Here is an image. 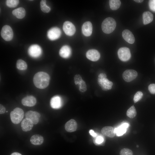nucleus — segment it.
<instances>
[{"instance_id": "6e6552de", "label": "nucleus", "mask_w": 155, "mask_h": 155, "mask_svg": "<svg viewBox=\"0 0 155 155\" xmlns=\"http://www.w3.org/2000/svg\"><path fill=\"white\" fill-rule=\"evenodd\" d=\"M61 31L60 29L57 27L51 28L48 31L47 36L51 40H53L59 38L61 36Z\"/></svg>"}, {"instance_id": "ddd939ff", "label": "nucleus", "mask_w": 155, "mask_h": 155, "mask_svg": "<svg viewBox=\"0 0 155 155\" xmlns=\"http://www.w3.org/2000/svg\"><path fill=\"white\" fill-rule=\"evenodd\" d=\"M82 30L83 34L85 36H90L92 31V26L91 23L89 21L85 22L82 26Z\"/></svg>"}, {"instance_id": "c9c22d12", "label": "nucleus", "mask_w": 155, "mask_h": 155, "mask_svg": "<svg viewBox=\"0 0 155 155\" xmlns=\"http://www.w3.org/2000/svg\"><path fill=\"white\" fill-rule=\"evenodd\" d=\"M148 89L151 94H155V84H150L148 87Z\"/></svg>"}, {"instance_id": "9b49d317", "label": "nucleus", "mask_w": 155, "mask_h": 155, "mask_svg": "<svg viewBox=\"0 0 155 155\" xmlns=\"http://www.w3.org/2000/svg\"><path fill=\"white\" fill-rule=\"evenodd\" d=\"M25 117L26 118L30 119L34 124H36L38 122L40 115L36 111H29L26 112Z\"/></svg>"}, {"instance_id": "0eeeda50", "label": "nucleus", "mask_w": 155, "mask_h": 155, "mask_svg": "<svg viewBox=\"0 0 155 155\" xmlns=\"http://www.w3.org/2000/svg\"><path fill=\"white\" fill-rule=\"evenodd\" d=\"M28 52L31 57L34 58H37L41 54L42 50L40 47L38 45L33 44L28 48Z\"/></svg>"}, {"instance_id": "f257e3e1", "label": "nucleus", "mask_w": 155, "mask_h": 155, "mask_svg": "<svg viewBox=\"0 0 155 155\" xmlns=\"http://www.w3.org/2000/svg\"><path fill=\"white\" fill-rule=\"evenodd\" d=\"M35 86L39 89H44L49 85L50 76L47 73L42 71L36 73L33 79Z\"/></svg>"}, {"instance_id": "a878e982", "label": "nucleus", "mask_w": 155, "mask_h": 155, "mask_svg": "<svg viewBox=\"0 0 155 155\" xmlns=\"http://www.w3.org/2000/svg\"><path fill=\"white\" fill-rule=\"evenodd\" d=\"M16 67L19 70H24L27 69V65L24 61L20 59L18 60L17 61Z\"/></svg>"}, {"instance_id": "e433bc0d", "label": "nucleus", "mask_w": 155, "mask_h": 155, "mask_svg": "<svg viewBox=\"0 0 155 155\" xmlns=\"http://www.w3.org/2000/svg\"><path fill=\"white\" fill-rule=\"evenodd\" d=\"M6 111L5 108L2 104L0 105V114H3L5 113Z\"/></svg>"}, {"instance_id": "4c0bfd02", "label": "nucleus", "mask_w": 155, "mask_h": 155, "mask_svg": "<svg viewBox=\"0 0 155 155\" xmlns=\"http://www.w3.org/2000/svg\"><path fill=\"white\" fill-rule=\"evenodd\" d=\"M89 133L90 135L93 137H96L97 136V134L94 132V131L93 130H90L89 131Z\"/></svg>"}, {"instance_id": "f03ea898", "label": "nucleus", "mask_w": 155, "mask_h": 155, "mask_svg": "<svg viewBox=\"0 0 155 155\" xmlns=\"http://www.w3.org/2000/svg\"><path fill=\"white\" fill-rule=\"evenodd\" d=\"M116 26V21L113 18L108 17L103 21L102 25V29L103 32L106 34H110L115 30Z\"/></svg>"}, {"instance_id": "20e7f679", "label": "nucleus", "mask_w": 155, "mask_h": 155, "mask_svg": "<svg viewBox=\"0 0 155 155\" xmlns=\"http://www.w3.org/2000/svg\"><path fill=\"white\" fill-rule=\"evenodd\" d=\"M24 113L23 110L17 107L11 111L10 113V117L12 122L15 124L19 123L23 119Z\"/></svg>"}, {"instance_id": "dca6fc26", "label": "nucleus", "mask_w": 155, "mask_h": 155, "mask_svg": "<svg viewBox=\"0 0 155 155\" xmlns=\"http://www.w3.org/2000/svg\"><path fill=\"white\" fill-rule=\"evenodd\" d=\"M122 36L123 39L127 42L133 44L135 41V37L132 33L129 30L125 29L122 33Z\"/></svg>"}, {"instance_id": "4be33fe9", "label": "nucleus", "mask_w": 155, "mask_h": 155, "mask_svg": "<svg viewBox=\"0 0 155 155\" xmlns=\"http://www.w3.org/2000/svg\"><path fill=\"white\" fill-rule=\"evenodd\" d=\"M44 139L42 136L39 135H33L31 137L30 141L33 144L35 145H39L41 144L43 142Z\"/></svg>"}, {"instance_id": "f704fd0d", "label": "nucleus", "mask_w": 155, "mask_h": 155, "mask_svg": "<svg viewBox=\"0 0 155 155\" xmlns=\"http://www.w3.org/2000/svg\"><path fill=\"white\" fill-rule=\"evenodd\" d=\"M149 5L150 9L153 11L155 12V0H150Z\"/></svg>"}, {"instance_id": "2f4dec72", "label": "nucleus", "mask_w": 155, "mask_h": 155, "mask_svg": "<svg viewBox=\"0 0 155 155\" xmlns=\"http://www.w3.org/2000/svg\"><path fill=\"white\" fill-rule=\"evenodd\" d=\"M79 90L82 92H85L87 90V86L85 82L83 80L78 84Z\"/></svg>"}, {"instance_id": "7c9ffc66", "label": "nucleus", "mask_w": 155, "mask_h": 155, "mask_svg": "<svg viewBox=\"0 0 155 155\" xmlns=\"http://www.w3.org/2000/svg\"><path fill=\"white\" fill-rule=\"evenodd\" d=\"M120 155H133L132 151L128 148L122 149L120 152Z\"/></svg>"}, {"instance_id": "a211bd4d", "label": "nucleus", "mask_w": 155, "mask_h": 155, "mask_svg": "<svg viewBox=\"0 0 155 155\" xmlns=\"http://www.w3.org/2000/svg\"><path fill=\"white\" fill-rule=\"evenodd\" d=\"M129 126V124L127 123H125L121 124L114 129L115 133L117 136L123 135L126 132L127 129Z\"/></svg>"}, {"instance_id": "58836bf2", "label": "nucleus", "mask_w": 155, "mask_h": 155, "mask_svg": "<svg viewBox=\"0 0 155 155\" xmlns=\"http://www.w3.org/2000/svg\"><path fill=\"white\" fill-rule=\"evenodd\" d=\"M10 155H22L20 153L17 152H15L12 153Z\"/></svg>"}, {"instance_id": "a19ab883", "label": "nucleus", "mask_w": 155, "mask_h": 155, "mask_svg": "<svg viewBox=\"0 0 155 155\" xmlns=\"http://www.w3.org/2000/svg\"><path fill=\"white\" fill-rule=\"evenodd\" d=\"M137 147H139L138 146V145H137Z\"/></svg>"}, {"instance_id": "bb28decb", "label": "nucleus", "mask_w": 155, "mask_h": 155, "mask_svg": "<svg viewBox=\"0 0 155 155\" xmlns=\"http://www.w3.org/2000/svg\"><path fill=\"white\" fill-rule=\"evenodd\" d=\"M127 115L130 118H133L136 115V111L135 107L133 106H131L127 111Z\"/></svg>"}, {"instance_id": "412c9836", "label": "nucleus", "mask_w": 155, "mask_h": 155, "mask_svg": "<svg viewBox=\"0 0 155 155\" xmlns=\"http://www.w3.org/2000/svg\"><path fill=\"white\" fill-rule=\"evenodd\" d=\"M101 132L104 135L110 137H113L115 136L114 129L111 126L104 127L101 130Z\"/></svg>"}, {"instance_id": "5701e85b", "label": "nucleus", "mask_w": 155, "mask_h": 155, "mask_svg": "<svg viewBox=\"0 0 155 155\" xmlns=\"http://www.w3.org/2000/svg\"><path fill=\"white\" fill-rule=\"evenodd\" d=\"M13 15L18 19L24 18L26 15L25 9L22 7L17 8L13 10L12 11Z\"/></svg>"}, {"instance_id": "f8f14e48", "label": "nucleus", "mask_w": 155, "mask_h": 155, "mask_svg": "<svg viewBox=\"0 0 155 155\" xmlns=\"http://www.w3.org/2000/svg\"><path fill=\"white\" fill-rule=\"evenodd\" d=\"M86 57L89 60L93 61L99 60L100 57L99 53L97 50L94 49H90L86 53Z\"/></svg>"}, {"instance_id": "9d476101", "label": "nucleus", "mask_w": 155, "mask_h": 155, "mask_svg": "<svg viewBox=\"0 0 155 155\" xmlns=\"http://www.w3.org/2000/svg\"><path fill=\"white\" fill-rule=\"evenodd\" d=\"M137 75V71L133 69H127L123 73V77L124 80L129 82L135 79Z\"/></svg>"}, {"instance_id": "6ab92c4d", "label": "nucleus", "mask_w": 155, "mask_h": 155, "mask_svg": "<svg viewBox=\"0 0 155 155\" xmlns=\"http://www.w3.org/2000/svg\"><path fill=\"white\" fill-rule=\"evenodd\" d=\"M71 50L70 47L68 45H64L60 49L59 55L62 58H69L71 54Z\"/></svg>"}, {"instance_id": "b1692460", "label": "nucleus", "mask_w": 155, "mask_h": 155, "mask_svg": "<svg viewBox=\"0 0 155 155\" xmlns=\"http://www.w3.org/2000/svg\"><path fill=\"white\" fill-rule=\"evenodd\" d=\"M143 23L146 25L151 22L153 19L152 14L149 11L144 12L142 15Z\"/></svg>"}, {"instance_id": "c756f323", "label": "nucleus", "mask_w": 155, "mask_h": 155, "mask_svg": "<svg viewBox=\"0 0 155 155\" xmlns=\"http://www.w3.org/2000/svg\"><path fill=\"white\" fill-rule=\"evenodd\" d=\"M143 93L141 91L137 92L134 95L133 101L135 103L140 100L142 97Z\"/></svg>"}, {"instance_id": "393cba45", "label": "nucleus", "mask_w": 155, "mask_h": 155, "mask_svg": "<svg viewBox=\"0 0 155 155\" xmlns=\"http://www.w3.org/2000/svg\"><path fill=\"white\" fill-rule=\"evenodd\" d=\"M109 4L111 9L114 10L117 9L121 5V2L119 0H110Z\"/></svg>"}, {"instance_id": "473e14b6", "label": "nucleus", "mask_w": 155, "mask_h": 155, "mask_svg": "<svg viewBox=\"0 0 155 155\" xmlns=\"http://www.w3.org/2000/svg\"><path fill=\"white\" fill-rule=\"evenodd\" d=\"M83 80L81 76L79 74H77L74 77V83L76 85L79 84Z\"/></svg>"}, {"instance_id": "aec40b11", "label": "nucleus", "mask_w": 155, "mask_h": 155, "mask_svg": "<svg viewBox=\"0 0 155 155\" xmlns=\"http://www.w3.org/2000/svg\"><path fill=\"white\" fill-rule=\"evenodd\" d=\"M65 128L66 131L69 132L75 131L77 128V124L76 121L73 119L68 121L65 124Z\"/></svg>"}, {"instance_id": "72a5a7b5", "label": "nucleus", "mask_w": 155, "mask_h": 155, "mask_svg": "<svg viewBox=\"0 0 155 155\" xmlns=\"http://www.w3.org/2000/svg\"><path fill=\"white\" fill-rule=\"evenodd\" d=\"M104 138L101 136L98 135L96 136V138L94 140V142L96 144H99L102 143L104 141Z\"/></svg>"}, {"instance_id": "79ce46f5", "label": "nucleus", "mask_w": 155, "mask_h": 155, "mask_svg": "<svg viewBox=\"0 0 155 155\" xmlns=\"http://www.w3.org/2000/svg\"><path fill=\"white\" fill-rule=\"evenodd\" d=\"M8 112L7 111H6V112Z\"/></svg>"}, {"instance_id": "423d86ee", "label": "nucleus", "mask_w": 155, "mask_h": 155, "mask_svg": "<svg viewBox=\"0 0 155 155\" xmlns=\"http://www.w3.org/2000/svg\"><path fill=\"white\" fill-rule=\"evenodd\" d=\"M119 59L123 61L129 60L131 57V54L129 49L126 47L120 48L117 52Z\"/></svg>"}, {"instance_id": "1a4fd4ad", "label": "nucleus", "mask_w": 155, "mask_h": 155, "mask_svg": "<svg viewBox=\"0 0 155 155\" xmlns=\"http://www.w3.org/2000/svg\"><path fill=\"white\" fill-rule=\"evenodd\" d=\"M63 28L65 33L67 35L71 36L75 32V28L74 25L71 22L65 21L63 25Z\"/></svg>"}, {"instance_id": "39448f33", "label": "nucleus", "mask_w": 155, "mask_h": 155, "mask_svg": "<svg viewBox=\"0 0 155 155\" xmlns=\"http://www.w3.org/2000/svg\"><path fill=\"white\" fill-rule=\"evenodd\" d=\"M1 34L2 37L5 40L9 41L12 39L13 37V30L10 26L5 25L2 28Z\"/></svg>"}, {"instance_id": "ea45409f", "label": "nucleus", "mask_w": 155, "mask_h": 155, "mask_svg": "<svg viewBox=\"0 0 155 155\" xmlns=\"http://www.w3.org/2000/svg\"><path fill=\"white\" fill-rule=\"evenodd\" d=\"M134 1H135V2H137V3H141L143 1V0H134Z\"/></svg>"}, {"instance_id": "7ed1b4c3", "label": "nucleus", "mask_w": 155, "mask_h": 155, "mask_svg": "<svg viewBox=\"0 0 155 155\" xmlns=\"http://www.w3.org/2000/svg\"><path fill=\"white\" fill-rule=\"evenodd\" d=\"M98 83L103 90H111L113 85V82L106 78V75L104 73H100L98 79Z\"/></svg>"}, {"instance_id": "cd10ccee", "label": "nucleus", "mask_w": 155, "mask_h": 155, "mask_svg": "<svg viewBox=\"0 0 155 155\" xmlns=\"http://www.w3.org/2000/svg\"><path fill=\"white\" fill-rule=\"evenodd\" d=\"M46 1L41 0L40 2V7L41 10L44 13H48L50 10V8L47 6L46 4Z\"/></svg>"}, {"instance_id": "f3484780", "label": "nucleus", "mask_w": 155, "mask_h": 155, "mask_svg": "<svg viewBox=\"0 0 155 155\" xmlns=\"http://www.w3.org/2000/svg\"><path fill=\"white\" fill-rule=\"evenodd\" d=\"M62 100L61 97L58 96H55L53 97L50 101V105L53 108L58 109L62 105Z\"/></svg>"}, {"instance_id": "2eb2a0df", "label": "nucleus", "mask_w": 155, "mask_h": 155, "mask_svg": "<svg viewBox=\"0 0 155 155\" xmlns=\"http://www.w3.org/2000/svg\"><path fill=\"white\" fill-rule=\"evenodd\" d=\"M36 98L32 96H27L23 98L22 100V104L26 106H33L36 104Z\"/></svg>"}, {"instance_id": "c85d7f7f", "label": "nucleus", "mask_w": 155, "mask_h": 155, "mask_svg": "<svg viewBox=\"0 0 155 155\" xmlns=\"http://www.w3.org/2000/svg\"><path fill=\"white\" fill-rule=\"evenodd\" d=\"M19 2L18 0H7L6 1V5L9 7H14L17 6Z\"/></svg>"}, {"instance_id": "4468645a", "label": "nucleus", "mask_w": 155, "mask_h": 155, "mask_svg": "<svg viewBox=\"0 0 155 155\" xmlns=\"http://www.w3.org/2000/svg\"><path fill=\"white\" fill-rule=\"evenodd\" d=\"M33 123L29 119L25 118L22 121L21 126L22 129L24 131H27L32 129Z\"/></svg>"}]
</instances>
